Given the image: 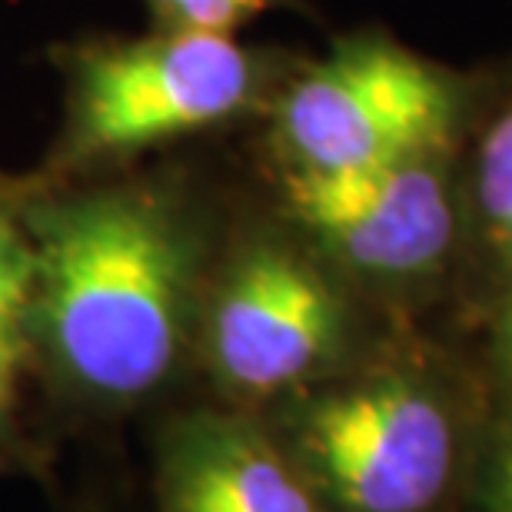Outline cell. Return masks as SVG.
<instances>
[{
    "mask_svg": "<svg viewBox=\"0 0 512 512\" xmlns=\"http://www.w3.org/2000/svg\"><path fill=\"white\" fill-rule=\"evenodd\" d=\"M486 509L512 512V436L496 446L486 469Z\"/></svg>",
    "mask_w": 512,
    "mask_h": 512,
    "instance_id": "11",
    "label": "cell"
},
{
    "mask_svg": "<svg viewBox=\"0 0 512 512\" xmlns=\"http://www.w3.org/2000/svg\"><path fill=\"white\" fill-rule=\"evenodd\" d=\"M343 333L340 296L280 243H256L223 276L210 310V360L237 393L266 396L306 380Z\"/></svg>",
    "mask_w": 512,
    "mask_h": 512,
    "instance_id": "5",
    "label": "cell"
},
{
    "mask_svg": "<svg viewBox=\"0 0 512 512\" xmlns=\"http://www.w3.org/2000/svg\"><path fill=\"white\" fill-rule=\"evenodd\" d=\"M163 512H320L306 479L260 426L200 413L173 429L160 459Z\"/></svg>",
    "mask_w": 512,
    "mask_h": 512,
    "instance_id": "7",
    "label": "cell"
},
{
    "mask_svg": "<svg viewBox=\"0 0 512 512\" xmlns=\"http://www.w3.org/2000/svg\"><path fill=\"white\" fill-rule=\"evenodd\" d=\"M473 190L486 237L512 270V104L499 110L479 140Z\"/></svg>",
    "mask_w": 512,
    "mask_h": 512,
    "instance_id": "8",
    "label": "cell"
},
{
    "mask_svg": "<svg viewBox=\"0 0 512 512\" xmlns=\"http://www.w3.org/2000/svg\"><path fill=\"white\" fill-rule=\"evenodd\" d=\"M496 356H499V370H503L506 383L512 389V300L506 303L503 316H499V333H496Z\"/></svg>",
    "mask_w": 512,
    "mask_h": 512,
    "instance_id": "12",
    "label": "cell"
},
{
    "mask_svg": "<svg viewBox=\"0 0 512 512\" xmlns=\"http://www.w3.org/2000/svg\"><path fill=\"white\" fill-rule=\"evenodd\" d=\"M153 10L173 30H213L230 34L233 27L247 24L250 17L263 14L270 0H150Z\"/></svg>",
    "mask_w": 512,
    "mask_h": 512,
    "instance_id": "10",
    "label": "cell"
},
{
    "mask_svg": "<svg viewBox=\"0 0 512 512\" xmlns=\"http://www.w3.org/2000/svg\"><path fill=\"white\" fill-rule=\"evenodd\" d=\"M34 300V256L30 243L0 220V340H10Z\"/></svg>",
    "mask_w": 512,
    "mask_h": 512,
    "instance_id": "9",
    "label": "cell"
},
{
    "mask_svg": "<svg viewBox=\"0 0 512 512\" xmlns=\"http://www.w3.org/2000/svg\"><path fill=\"white\" fill-rule=\"evenodd\" d=\"M74 153L100 157L220 124L247 107L253 60L230 34L167 30L100 47L74 74Z\"/></svg>",
    "mask_w": 512,
    "mask_h": 512,
    "instance_id": "3",
    "label": "cell"
},
{
    "mask_svg": "<svg viewBox=\"0 0 512 512\" xmlns=\"http://www.w3.org/2000/svg\"><path fill=\"white\" fill-rule=\"evenodd\" d=\"M296 449L313 483L346 512H426L449 486L456 439L426 386L383 376L313 399Z\"/></svg>",
    "mask_w": 512,
    "mask_h": 512,
    "instance_id": "4",
    "label": "cell"
},
{
    "mask_svg": "<svg viewBox=\"0 0 512 512\" xmlns=\"http://www.w3.org/2000/svg\"><path fill=\"white\" fill-rule=\"evenodd\" d=\"M453 120V84L436 67L383 40H356L286 90L276 140L290 170L336 173L433 157Z\"/></svg>",
    "mask_w": 512,
    "mask_h": 512,
    "instance_id": "2",
    "label": "cell"
},
{
    "mask_svg": "<svg viewBox=\"0 0 512 512\" xmlns=\"http://www.w3.org/2000/svg\"><path fill=\"white\" fill-rule=\"evenodd\" d=\"M286 200L326 250L370 276L429 273L456 230L436 153L336 173L290 170Z\"/></svg>",
    "mask_w": 512,
    "mask_h": 512,
    "instance_id": "6",
    "label": "cell"
},
{
    "mask_svg": "<svg viewBox=\"0 0 512 512\" xmlns=\"http://www.w3.org/2000/svg\"><path fill=\"white\" fill-rule=\"evenodd\" d=\"M10 383H14V356H10V340H0V413L10 403Z\"/></svg>",
    "mask_w": 512,
    "mask_h": 512,
    "instance_id": "13",
    "label": "cell"
},
{
    "mask_svg": "<svg viewBox=\"0 0 512 512\" xmlns=\"http://www.w3.org/2000/svg\"><path fill=\"white\" fill-rule=\"evenodd\" d=\"M30 310L87 393L133 399L167 380L190 316L193 243L167 203L107 190L30 213Z\"/></svg>",
    "mask_w": 512,
    "mask_h": 512,
    "instance_id": "1",
    "label": "cell"
}]
</instances>
